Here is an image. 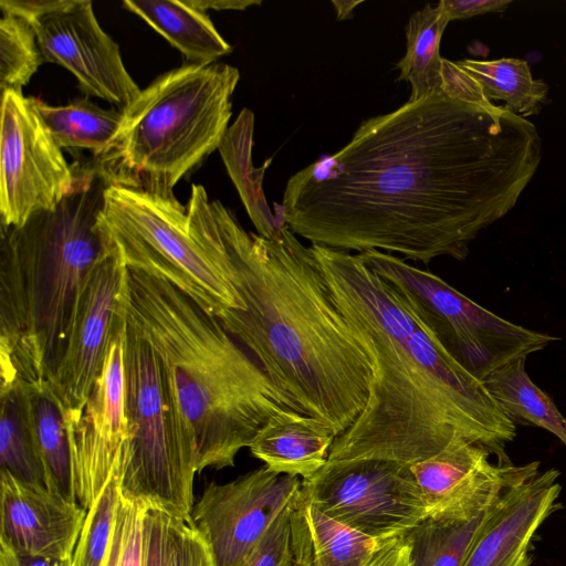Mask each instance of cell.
Here are the masks:
<instances>
[{"label": "cell", "instance_id": "cell-1", "mask_svg": "<svg viewBox=\"0 0 566 566\" xmlns=\"http://www.w3.org/2000/svg\"><path fill=\"white\" fill-rule=\"evenodd\" d=\"M541 158L530 120L442 91L361 122L343 148L290 177L281 213L311 244L462 261L516 205Z\"/></svg>", "mask_w": 566, "mask_h": 566}, {"label": "cell", "instance_id": "cell-2", "mask_svg": "<svg viewBox=\"0 0 566 566\" xmlns=\"http://www.w3.org/2000/svg\"><path fill=\"white\" fill-rule=\"evenodd\" d=\"M186 208L190 234L245 305L218 321L301 413L345 432L366 406L373 365L311 247L286 224L272 239L247 231L201 185Z\"/></svg>", "mask_w": 566, "mask_h": 566}, {"label": "cell", "instance_id": "cell-3", "mask_svg": "<svg viewBox=\"0 0 566 566\" xmlns=\"http://www.w3.org/2000/svg\"><path fill=\"white\" fill-rule=\"evenodd\" d=\"M333 296L373 365L364 410L335 438L327 462L411 465L455 439L512 463L516 424L482 380L439 343L398 292L358 255L311 244Z\"/></svg>", "mask_w": 566, "mask_h": 566}, {"label": "cell", "instance_id": "cell-4", "mask_svg": "<svg viewBox=\"0 0 566 566\" xmlns=\"http://www.w3.org/2000/svg\"><path fill=\"white\" fill-rule=\"evenodd\" d=\"M122 306L158 357L198 473L233 467L273 415L300 412L218 318L167 280L127 268Z\"/></svg>", "mask_w": 566, "mask_h": 566}, {"label": "cell", "instance_id": "cell-5", "mask_svg": "<svg viewBox=\"0 0 566 566\" xmlns=\"http://www.w3.org/2000/svg\"><path fill=\"white\" fill-rule=\"evenodd\" d=\"M73 190L22 226H1V388L49 381L63 355L78 294L116 243L101 221L112 181L96 160L74 164Z\"/></svg>", "mask_w": 566, "mask_h": 566}, {"label": "cell", "instance_id": "cell-6", "mask_svg": "<svg viewBox=\"0 0 566 566\" xmlns=\"http://www.w3.org/2000/svg\"><path fill=\"white\" fill-rule=\"evenodd\" d=\"M240 72L226 63L184 64L157 76L122 111L112 151L96 159L112 181L160 195L219 149Z\"/></svg>", "mask_w": 566, "mask_h": 566}, {"label": "cell", "instance_id": "cell-7", "mask_svg": "<svg viewBox=\"0 0 566 566\" xmlns=\"http://www.w3.org/2000/svg\"><path fill=\"white\" fill-rule=\"evenodd\" d=\"M124 370L127 446L120 490L170 514L188 517L195 505L197 454L156 353L127 321Z\"/></svg>", "mask_w": 566, "mask_h": 566}, {"label": "cell", "instance_id": "cell-8", "mask_svg": "<svg viewBox=\"0 0 566 566\" xmlns=\"http://www.w3.org/2000/svg\"><path fill=\"white\" fill-rule=\"evenodd\" d=\"M101 221L127 268L167 280L213 316L245 310L238 292L190 234L187 208L175 195L111 181Z\"/></svg>", "mask_w": 566, "mask_h": 566}, {"label": "cell", "instance_id": "cell-9", "mask_svg": "<svg viewBox=\"0 0 566 566\" xmlns=\"http://www.w3.org/2000/svg\"><path fill=\"white\" fill-rule=\"evenodd\" d=\"M357 255L398 292L447 352L482 381L557 339L500 317L402 258L378 250Z\"/></svg>", "mask_w": 566, "mask_h": 566}, {"label": "cell", "instance_id": "cell-10", "mask_svg": "<svg viewBox=\"0 0 566 566\" xmlns=\"http://www.w3.org/2000/svg\"><path fill=\"white\" fill-rule=\"evenodd\" d=\"M302 490L324 514L377 541L407 534L428 517L409 465L396 461L326 462L302 480Z\"/></svg>", "mask_w": 566, "mask_h": 566}, {"label": "cell", "instance_id": "cell-11", "mask_svg": "<svg viewBox=\"0 0 566 566\" xmlns=\"http://www.w3.org/2000/svg\"><path fill=\"white\" fill-rule=\"evenodd\" d=\"M74 185L73 164L65 160L30 97L1 93V226L19 227L33 213L54 209Z\"/></svg>", "mask_w": 566, "mask_h": 566}, {"label": "cell", "instance_id": "cell-12", "mask_svg": "<svg viewBox=\"0 0 566 566\" xmlns=\"http://www.w3.org/2000/svg\"><path fill=\"white\" fill-rule=\"evenodd\" d=\"M301 488L302 479L265 465L227 483H209L190 518L217 566H238Z\"/></svg>", "mask_w": 566, "mask_h": 566}, {"label": "cell", "instance_id": "cell-13", "mask_svg": "<svg viewBox=\"0 0 566 566\" xmlns=\"http://www.w3.org/2000/svg\"><path fill=\"white\" fill-rule=\"evenodd\" d=\"M127 266L116 248L82 287L61 360L48 381L64 412L81 411L102 373L109 345L124 319L122 295Z\"/></svg>", "mask_w": 566, "mask_h": 566}, {"label": "cell", "instance_id": "cell-14", "mask_svg": "<svg viewBox=\"0 0 566 566\" xmlns=\"http://www.w3.org/2000/svg\"><path fill=\"white\" fill-rule=\"evenodd\" d=\"M124 319L84 408L64 412L76 501L86 511L107 482L122 474L127 446Z\"/></svg>", "mask_w": 566, "mask_h": 566}, {"label": "cell", "instance_id": "cell-15", "mask_svg": "<svg viewBox=\"0 0 566 566\" xmlns=\"http://www.w3.org/2000/svg\"><path fill=\"white\" fill-rule=\"evenodd\" d=\"M43 62L70 71L80 90L125 109L140 93L118 44L101 28L88 0L64 3L29 22Z\"/></svg>", "mask_w": 566, "mask_h": 566}, {"label": "cell", "instance_id": "cell-16", "mask_svg": "<svg viewBox=\"0 0 566 566\" xmlns=\"http://www.w3.org/2000/svg\"><path fill=\"white\" fill-rule=\"evenodd\" d=\"M558 476L524 464L490 504L461 566H531L535 535L559 506Z\"/></svg>", "mask_w": 566, "mask_h": 566}, {"label": "cell", "instance_id": "cell-17", "mask_svg": "<svg viewBox=\"0 0 566 566\" xmlns=\"http://www.w3.org/2000/svg\"><path fill=\"white\" fill-rule=\"evenodd\" d=\"M524 465L501 464L482 447L455 439L409 467L428 507V517L468 521L482 512Z\"/></svg>", "mask_w": 566, "mask_h": 566}, {"label": "cell", "instance_id": "cell-18", "mask_svg": "<svg viewBox=\"0 0 566 566\" xmlns=\"http://www.w3.org/2000/svg\"><path fill=\"white\" fill-rule=\"evenodd\" d=\"M86 512L77 502L1 470L0 541L15 551L72 558Z\"/></svg>", "mask_w": 566, "mask_h": 566}, {"label": "cell", "instance_id": "cell-19", "mask_svg": "<svg viewBox=\"0 0 566 566\" xmlns=\"http://www.w3.org/2000/svg\"><path fill=\"white\" fill-rule=\"evenodd\" d=\"M335 438L319 420L281 410L256 432L249 449L270 470L307 480L326 464Z\"/></svg>", "mask_w": 566, "mask_h": 566}, {"label": "cell", "instance_id": "cell-20", "mask_svg": "<svg viewBox=\"0 0 566 566\" xmlns=\"http://www.w3.org/2000/svg\"><path fill=\"white\" fill-rule=\"evenodd\" d=\"M123 6L164 36L188 64H212L232 52L209 15L187 1L124 0Z\"/></svg>", "mask_w": 566, "mask_h": 566}, {"label": "cell", "instance_id": "cell-21", "mask_svg": "<svg viewBox=\"0 0 566 566\" xmlns=\"http://www.w3.org/2000/svg\"><path fill=\"white\" fill-rule=\"evenodd\" d=\"M31 104L61 148L90 150L95 159L108 155L122 126V111L104 109L88 98L53 106L30 97Z\"/></svg>", "mask_w": 566, "mask_h": 566}, {"label": "cell", "instance_id": "cell-22", "mask_svg": "<svg viewBox=\"0 0 566 566\" xmlns=\"http://www.w3.org/2000/svg\"><path fill=\"white\" fill-rule=\"evenodd\" d=\"M292 520L307 543L311 566H365L382 542L324 514L302 488L292 506Z\"/></svg>", "mask_w": 566, "mask_h": 566}, {"label": "cell", "instance_id": "cell-23", "mask_svg": "<svg viewBox=\"0 0 566 566\" xmlns=\"http://www.w3.org/2000/svg\"><path fill=\"white\" fill-rule=\"evenodd\" d=\"M253 128L254 114L245 107L228 128L218 150L258 234L272 239L285 223L272 214L262 189L264 171L272 159L259 168L252 165Z\"/></svg>", "mask_w": 566, "mask_h": 566}, {"label": "cell", "instance_id": "cell-24", "mask_svg": "<svg viewBox=\"0 0 566 566\" xmlns=\"http://www.w3.org/2000/svg\"><path fill=\"white\" fill-rule=\"evenodd\" d=\"M30 400L39 459L48 490L77 502L64 409L48 381L30 384Z\"/></svg>", "mask_w": 566, "mask_h": 566}, {"label": "cell", "instance_id": "cell-25", "mask_svg": "<svg viewBox=\"0 0 566 566\" xmlns=\"http://www.w3.org/2000/svg\"><path fill=\"white\" fill-rule=\"evenodd\" d=\"M0 398L1 470L25 484L45 486L33 431L29 382L19 380L1 388Z\"/></svg>", "mask_w": 566, "mask_h": 566}, {"label": "cell", "instance_id": "cell-26", "mask_svg": "<svg viewBox=\"0 0 566 566\" xmlns=\"http://www.w3.org/2000/svg\"><path fill=\"white\" fill-rule=\"evenodd\" d=\"M449 22L439 2L427 3L408 20L406 54L396 67L398 80L410 84V102L442 92L440 42Z\"/></svg>", "mask_w": 566, "mask_h": 566}, {"label": "cell", "instance_id": "cell-27", "mask_svg": "<svg viewBox=\"0 0 566 566\" xmlns=\"http://www.w3.org/2000/svg\"><path fill=\"white\" fill-rule=\"evenodd\" d=\"M525 359H516L494 370L483 384L515 424L545 429L566 446V418L551 397L532 381Z\"/></svg>", "mask_w": 566, "mask_h": 566}, {"label": "cell", "instance_id": "cell-28", "mask_svg": "<svg viewBox=\"0 0 566 566\" xmlns=\"http://www.w3.org/2000/svg\"><path fill=\"white\" fill-rule=\"evenodd\" d=\"M457 64L478 83L489 102L502 101L505 109L524 118L538 114L548 101L547 84L533 77L525 60L465 59L458 61Z\"/></svg>", "mask_w": 566, "mask_h": 566}, {"label": "cell", "instance_id": "cell-29", "mask_svg": "<svg viewBox=\"0 0 566 566\" xmlns=\"http://www.w3.org/2000/svg\"><path fill=\"white\" fill-rule=\"evenodd\" d=\"M490 504L468 521L427 517L416 525L406 534L412 566H461Z\"/></svg>", "mask_w": 566, "mask_h": 566}, {"label": "cell", "instance_id": "cell-30", "mask_svg": "<svg viewBox=\"0 0 566 566\" xmlns=\"http://www.w3.org/2000/svg\"><path fill=\"white\" fill-rule=\"evenodd\" d=\"M43 63L35 32L23 18L1 11L0 88L22 92Z\"/></svg>", "mask_w": 566, "mask_h": 566}, {"label": "cell", "instance_id": "cell-31", "mask_svg": "<svg viewBox=\"0 0 566 566\" xmlns=\"http://www.w3.org/2000/svg\"><path fill=\"white\" fill-rule=\"evenodd\" d=\"M120 495V475L112 478L86 512L72 566H106Z\"/></svg>", "mask_w": 566, "mask_h": 566}, {"label": "cell", "instance_id": "cell-32", "mask_svg": "<svg viewBox=\"0 0 566 566\" xmlns=\"http://www.w3.org/2000/svg\"><path fill=\"white\" fill-rule=\"evenodd\" d=\"M148 503L120 490L106 566H144L145 515Z\"/></svg>", "mask_w": 566, "mask_h": 566}, {"label": "cell", "instance_id": "cell-33", "mask_svg": "<svg viewBox=\"0 0 566 566\" xmlns=\"http://www.w3.org/2000/svg\"><path fill=\"white\" fill-rule=\"evenodd\" d=\"M293 503L294 501L280 513L260 541L238 566L291 565L294 557L292 528Z\"/></svg>", "mask_w": 566, "mask_h": 566}, {"label": "cell", "instance_id": "cell-34", "mask_svg": "<svg viewBox=\"0 0 566 566\" xmlns=\"http://www.w3.org/2000/svg\"><path fill=\"white\" fill-rule=\"evenodd\" d=\"M167 566H217L190 516L170 514Z\"/></svg>", "mask_w": 566, "mask_h": 566}, {"label": "cell", "instance_id": "cell-35", "mask_svg": "<svg viewBox=\"0 0 566 566\" xmlns=\"http://www.w3.org/2000/svg\"><path fill=\"white\" fill-rule=\"evenodd\" d=\"M170 513L148 505L145 515L144 566H167Z\"/></svg>", "mask_w": 566, "mask_h": 566}, {"label": "cell", "instance_id": "cell-36", "mask_svg": "<svg viewBox=\"0 0 566 566\" xmlns=\"http://www.w3.org/2000/svg\"><path fill=\"white\" fill-rule=\"evenodd\" d=\"M449 21L463 20L490 12H503L511 0H441L439 1Z\"/></svg>", "mask_w": 566, "mask_h": 566}, {"label": "cell", "instance_id": "cell-37", "mask_svg": "<svg viewBox=\"0 0 566 566\" xmlns=\"http://www.w3.org/2000/svg\"><path fill=\"white\" fill-rule=\"evenodd\" d=\"M365 566H412L406 534L382 541Z\"/></svg>", "mask_w": 566, "mask_h": 566}, {"label": "cell", "instance_id": "cell-38", "mask_svg": "<svg viewBox=\"0 0 566 566\" xmlns=\"http://www.w3.org/2000/svg\"><path fill=\"white\" fill-rule=\"evenodd\" d=\"M0 566H72V562L22 553L0 541Z\"/></svg>", "mask_w": 566, "mask_h": 566}, {"label": "cell", "instance_id": "cell-39", "mask_svg": "<svg viewBox=\"0 0 566 566\" xmlns=\"http://www.w3.org/2000/svg\"><path fill=\"white\" fill-rule=\"evenodd\" d=\"M64 3V0H0L1 11L17 14L28 22Z\"/></svg>", "mask_w": 566, "mask_h": 566}, {"label": "cell", "instance_id": "cell-40", "mask_svg": "<svg viewBox=\"0 0 566 566\" xmlns=\"http://www.w3.org/2000/svg\"><path fill=\"white\" fill-rule=\"evenodd\" d=\"M191 7L206 12L211 10H245L251 6H260L258 0H186Z\"/></svg>", "mask_w": 566, "mask_h": 566}, {"label": "cell", "instance_id": "cell-41", "mask_svg": "<svg viewBox=\"0 0 566 566\" xmlns=\"http://www.w3.org/2000/svg\"><path fill=\"white\" fill-rule=\"evenodd\" d=\"M293 528V547H294V557L293 562L290 566H311L310 563V551L307 543L298 530V527L292 521Z\"/></svg>", "mask_w": 566, "mask_h": 566}, {"label": "cell", "instance_id": "cell-42", "mask_svg": "<svg viewBox=\"0 0 566 566\" xmlns=\"http://www.w3.org/2000/svg\"><path fill=\"white\" fill-rule=\"evenodd\" d=\"M363 2V0H332V4L336 10L337 20L352 18L354 9Z\"/></svg>", "mask_w": 566, "mask_h": 566}]
</instances>
